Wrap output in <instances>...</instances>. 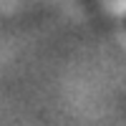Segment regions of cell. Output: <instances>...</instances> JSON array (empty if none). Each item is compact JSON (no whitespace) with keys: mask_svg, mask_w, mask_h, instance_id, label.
<instances>
[{"mask_svg":"<svg viewBox=\"0 0 126 126\" xmlns=\"http://www.w3.org/2000/svg\"><path fill=\"white\" fill-rule=\"evenodd\" d=\"M113 13L126 23V0H113Z\"/></svg>","mask_w":126,"mask_h":126,"instance_id":"6da1fadb","label":"cell"}]
</instances>
